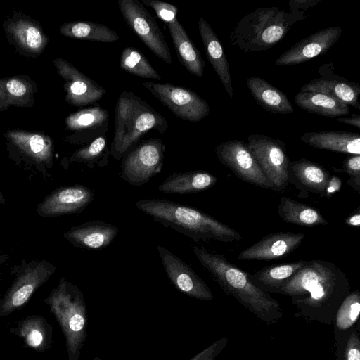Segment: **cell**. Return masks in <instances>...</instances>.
<instances>
[{"label": "cell", "instance_id": "cell-1", "mask_svg": "<svg viewBox=\"0 0 360 360\" xmlns=\"http://www.w3.org/2000/svg\"><path fill=\"white\" fill-rule=\"evenodd\" d=\"M349 292V279L339 267L328 260L313 259L306 261L275 293L292 297L291 303L297 309L295 318L330 326Z\"/></svg>", "mask_w": 360, "mask_h": 360}, {"label": "cell", "instance_id": "cell-2", "mask_svg": "<svg viewBox=\"0 0 360 360\" xmlns=\"http://www.w3.org/2000/svg\"><path fill=\"white\" fill-rule=\"evenodd\" d=\"M192 250L202 266L224 292L265 323H277L283 316L280 304L269 293L257 288L248 272L239 269L224 255L210 252L198 245Z\"/></svg>", "mask_w": 360, "mask_h": 360}, {"label": "cell", "instance_id": "cell-3", "mask_svg": "<svg viewBox=\"0 0 360 360\" xmlns=\"http://www.w3.org/2000/svg\"><path fill=\"white\" fill-rule=\"evenodd\" d=\"M135 206L155 222L197 243L210 239L230 243L242 239L236 230L195 207L162 198L140 200Z\"/></svg>", "mask_w": 360, "mask_h": 360}, {"label": "cell", "instance_id": "cell-4", "mask_svg": "<svg viewBox=\"0 0 360 360\" xmlns=\"http://www.w3.org/2000/svg\"><path fill=\"white\" fill-rule=\"evenodd\" d=\"M168 123L166 118L134 92L122 91L114 112V134L110 155L117 160L149 131L155 129L163 134Z\"/></svg>", "mask_w": 360, "mask_h": 360}, {"label": "cell", "instance_id": "cell-5", "mask_svg": "<svg viewBox=\"0 0 360 360\" xmlns=\"http://www.w3.org/2000/svg\"><path fill=\"white\" fill-rule=\"evenodd\" d=\"M295 24L289 11L275 6L258 8L236 23L230 41L243 53L266 51L283 39Z\"/></svg>", "mask_w": 360, "mask_h": 360}, {"label": "cell", "instance_id": "cell-6", "mask_svg": "<svg viewBox=\"0 0 360 360\" xmlns=\"http://www.w3.org/2000/svg\"><path fill=\"white\" fill-rule=\"evenodd\" d=\"M44 302L63 333L68 360H79L86 342L88 325L83 293L76 285L61 278Z\"/></svg>", "mask_w": 360, "mask_h": 360}, {"label": "cell", "instance_id": "cell-7", "mask_svg": "<svg viewBox=\"0 0 360 360\" xmlns=\"http://www.w3.org/2000/svg\"><path fill=\"white\" fill-rule=\"evenodd\" d=\"M165 150L164 141L158 138L139 141L122 158L121 177L132 186L146 184L161 172Z\"/></svg>", "mask_w": 360, "mask_h": 360}, {"label": "cell", "instance_id": "cell-8", "mask_svg": "<svg viewBox=\"0 0 360 360\" xmlns=\"http://www.w3.org/2000/svg\"><path fill=\"white\" fill-rule=\"evenodd\" d=\"M248 146L275 191L283 192L288 185V164L285 143L263 134H250Z\"/></svg>", "mask_w": 360, "mask_h": 360}, {"label": "cell", "instance_id": "cell-9", "mask_svg": "<svg viewBox=\"0 0 360 360\" xmlns=\"http://www.w3.org/2000/svg\"><path fill=\"white\" fill-rule=\"evenodd\" d=\"M118 7L124 20L141 41L160 59L172 63L169 46L155 18L138 0H119Z\"/></svg>", "mask_w": 360, "mask_h": 360}, {"label": "cell", "instance_id": "cell-10", "mask_svg": "<svg viewBox=\"0 0 360 360\" xmlns=\"http://www.w3.org/2000/svg\"><path fill=\"white\" fill-rule=\"evenodd\" d=\"M142 85L177 117L199 122L210 113L207 101L193 90L170 83L144 82Z\"/></svg>", "mask_w": 360, "mask_h": 360}, {"label": "cell", "instance_id": "cell-11", "mask_svg": "<svg viewBox=\"0 0 360 360\" xmlns=\"http://www.w3.org/2000/svg\"><path fill=\"white\" fill-rule=\"evenodd\" d=\"M55 271V266L45 260H34L22 266L11 285L0 299V316H8L24 306Z\"/></svg>", "mask_w": 360, "mask_h": 360}, {"label": "cell", "instance_id": "cell-12", "mask_svg": "<svg viewBox=\"0 0 360 360\" xmlns=\"http://www.w3.org/2000/svg\"><path fill=\"white\" fill-rule=\"evenodd\" d=\"M219 161L240 179L265 189L274 191L248 144L243 141H224L215 148Z\"/></svg>", "mask_w": 360, "mask_h": 360}, {"label": "cell", "instance_id": "cell-13", "mask_svg": "<svg viewBox=\"0 0 360 360\" xmlns=\"http://www.w3.org/2000/svg\"><path fill=\"white\" fill-rule=\"evenodd\" d=\"M156 249L167 277L178 290L193 298L213 300V293L207 283L188 264L160 245Z\"/></svg>", "mask_w": 360, "mask_h": 360}, {"label": "cell", "instance_id": "cell-14", "mask_svg": "<svg viewBox=\"0 0 360 360\" xmlns=\"http://www.w3.org/2000/svg\"><path fill=\"white\" fill-rule=\"evenodd\" d=\"M95 191L84 185L64 186L55 190L38 205L41 217L80 213L94 200Z\"/></svg>", "mask_w": 360, "mask_h": 360}, {"label": "cell", "instance_id": "cell-15", "mask_svg": "<svg viewBox=\"0 0 360 360\" xmlns=\"http://www.w3.org/2000/svg\"><path fill=\"white\" fill-rule=\"evenodd\" d=\"M343 29L323 28L293 44L274 62L276 65H292L307 62L326 53L339 39Z\"/></svg>", "mask_w": 360, "mask_h": 360}, {"label": "cell", "instance_id": "cell-16", "mask_svg": "<svg viewBox=\"0 0 360 360\" xmlns=\"http://www.w3.org/2000/svg\"><path fill=\"white\" fill-rule=\"evenodd\" d=\"M332 62L324 63L317 70L320 77L304 84L300 91L327 94L360 110V85L335 74Z\"/></svg>", "mask_w": 360, "mask_h": 360}, {"label": "cell", "instance_id": "cell-17", "mask_svg": "<svg viewBox=\"0 0 360 360\" xmlns=\"http://www.w3.org/2000/svg\"><path fill=\"white\" fill-rule=\"evenodd\" d=\"M305 238L304 233L276 232L241 251L239 260L269 261L285 257L297 249Z\"/></svg>", "mask_w": 360, "mask_h": 360}, {"label": "cell", "instance_id": "cell-18", "mask_svg": "<svg viewBox=\"0 0 360 360\" xmlns=\"http://www.w3.org/2000/svg\"><path fill=\"white\" fill-rule=\"evenodd\" d=\"M109 120L108 111L98 103L75 112L66 120L67 128L75 132L71 141L77 144H88L105 135Z\"/></svg>", "mask_w": 360, "mask_h": 360}, {"label": "cell", "instance_id": "cell-19", "mask_svg": "<svg viewBox=\"0 0 360 360\" xmlns=\"http://www.w3.org/2000/svg\"><path fill=\"white\" fill-rule=\"evenodd\" d=\"M60 73L66 80L67 101L75 106L94 105L107 93L94 79L64 60L58 63Z\"/></svg>", "mask_w": 360, "mask_h": 360}, {"label": "cell", "instance_id": "cell-20", "mask_svg": "<svg viewBox=\"0 0 360 360\" xmlns=\"http://www.w3.org/2000/svg\"><path fill=\"white\" fill-rule=\"evenodd\" d=\"M330 176L322 165L307 158L289 162L288 183L300 191L301 198H307L309 194L323 197Z\"/></svg>", "mask_w": 360, "mask_h": 360}, {"label": "cell", "instance_id": "cell-21", "mask_svg": "<svg viewBox=\"0 0 360 360\" xmlns=\"http://www.w3.org/2000/svg\"><path fill=\"white\" fill-rule=\"evenodd\" d=\"M119 229L101 220H92L73 226L64 233L73 246L90 250H99L110 245L118 234Z\"/></svg>", "mask_w": 360, "mask_h": 360}, {"label": "cell", "instance_id": "cell-22", "mask_svg": "<svg viewBox=\"0 0 360 360\" xmlns=\"http://www.w3.org/2000/svg\"><path fill=\"white\" fill-rule=\"evenodd\" d=\"M198 30L209 62L218 75L225 91L233 98V89L229 65L219 39L203 18L198 20Z\"/></svg>", "mask_w": 360, "mask_h": 360}, {"label": "cell", "instance_id": "cell-23", "mask_svg": "<svg viewBox=\"0 0 360 360\" xmlns=\"http://www.w3.org/2000/svg\"><path fill=\"white\" fill-rule=\"evenodd\" d=\"M217 181V177L207 171L175 172L159 185L158 191L169 194H193L212 188Z\"/></svg>", "mask_w": 360, "mask_h": 360}, {"label": "cell", "instance_id": "cell-24", "mask_svg": "<svg viewBox=\"0 0 360 360\" xmlns=\"http://www.w3.org/2000/svg\"><path fill=\"white\" fill-rule=\"evenodd\" d=\"M301 141L315 148L349 155H360L359 133L323 131L304 133Z\"/></svg>", "mask_w": 360, "mask_h": 360}, {"label": "cell", "instance_id": "cell-25", "mask_svg": "<svg viewBox=\"0 0 360 360\" xmlns=\"http://www.w3.org/2000/svg\"><path fill=\"white\" fill-rule=\"evenodd\" d=\"M167 25L180 63L191 74L202 78L204 75L205 61L200 51L190 39L178 20Z\"/></svg>", "mask_w": 360, "mask_h": 360}, {"label": "cell", "instance_id": "cell-26", "mask_svg": "<svg viewBox=\"0 0 360 360\" xmlns=\"http://www.w3.org/2000/svg\"><path fill=\"white\" fill-rule=\"evenodd\" d=\"M246 84L255 101L268 112L274 114L294 112L287 95L264 79L251 77L246 80Z\"/></svg>", "mask_w": 360, "mask_h": 360}, {"label": "cell", "instance_id": "cell-27", "mask_svg": "<svg viewBox=\"0 0 360 360\" xmlns=\"http://www.w3.org/2000/svg\"><path fill=\"white\" fill-rule=\"evenodd\" d=\"M11 331L22 338L28 347L38 352L46 351L51 344V326L39 315L26 317L19 321Z\"/></svg>", "mask_w": 360, "mask_h": 360}, {"label": "cell", "instance_id": "cell-28", "mask_svg": "<svg viewBox=\"0 0 360 360\" xmlns=\"http://www.w3.org/2000/svg\"><path fill=\"white\" fill-rule=\"evenodd\" d=\"M277 211L286 223L307 227L328 224L318 209L286 196L281 198Z\"/></svg>", "mask_w": 360, "mask_h": 360}, {"label": "cell", "instance_id": "cell-29", "mask_svg": "<svg viewBox=\"0 0 360 360\" xmlns=\"http://www.w3.org/2000/svg\"><path fill=\"white\" fill-rule=\"evenodd\" d=\"M305 263V260H298L286 264L269 265L257 272L248 273V276L260 290L267 293H275L276 290L301 269Z\"/></svg>", "mask_w": 360, "mask_h": 360}, {"label": "cell", "instance_id": "cell-30", "mask_svg": "<svg viewBox=\"0 0 360 360\" xmlns=\"http://www.w3.org/2000/svg\"><path fill=\"white\" fill-rule=\"evenodd\" d=\"M294 99L300 108L319 115L333 117L348 115L349 112L348 105L321 93L300 91Z\"/></svg>", "mask_w": 360, "mask_h": 360}, {"label": "cell", "instance_id": "cell-31", "mask_svg": "<svg viewBox=\"0 0 360 360\" xmlns=\"http://www.w3.org/2000/svg\"><path fill=\"white\" fill-rule=\"evenodd\" d=\"M61 32L70 37L99 42L111 43L120 39L117 33L108 26L92 21L68 22L61 27Z\"/></svg>", "mask_w": 360, "mask_h": 360}, {"label": "cell", "instance_id": "cell-32", "mask_svg": "<svg viewBox=\"0 0 360 360\" xmlns=\"http://www.w3.org/2000/svg\"><path fill=\"white\" fill-rule=\"evenodd\" d=\"M110 155L106 136L103 135L74 152L70 160L84 164L90 169L95 167L103 168L108 165Z\"/></svg>", "mask_w": 360, "mask_h": 360}, {"label": "cell", "instance_id": "cell-33", "mask_svg": "<svg viewBox=\"0 0 360 360\" xmlns=\"http://www.w3.org/2000/svg\"><path fill=\"white\" fill-rule=\"evenodd\" d=\"M120 66L125 72L143 79H162L144 54L134 47L127 46L122 50Z\"/></svg>", "mask_w": 360, "mask_h": 360}, {"label": "cell", "instance_id": "cell-34", "mask_svg": "<svg viewBox=\"0 0 360 360\" xmlns=\"http://www.w3.org/2000/svg\"><path fill=\"white\" fill-rule=\"evenodd\" d=\"M360 292H349L339 306L333 319L335 335L354 328L359 321Z\"/></svg>", "mask_w": 360, "mask_h": 360}, {"label": "cell", "instance_id": "cell-35", "mask_svg": "<svg viewBox=\"0 0 360 360\" xmlns=\"http://www.w3.org/2000/svg\"><path fill=\"white\" fill-rule=\"evenodd\" d=\"M359 321L346 332L335 335V360H360Z\"/></svg>", "mask_w": 360, "mask_h": 360}, {"label": "cell", "instance_id": "cell-36", "mask_svg": "<svg viewBox=\"0 0 360 360\" xmlns=\"http://www.w3.org/2000/svg\"><path fill=\"white\" fill-rule=\"evenodd\" d=\"M15 141L27 155L37 161H51V147L40 135H15Z\"/></svg>", "mask_w": 360, "mask_h": 360}, {"label": "cell", "instance_id": "cell-37", "mask_svg": "<svg viewBox=\"0 0 360 360\" xmlns=\"http://www.w3.org/2000/svg\"><path fill=\"white\" fill-rule=\"evenodd\" d=\"M16 35L20 43L31 50L39 49L43 44L39 30L31 25H21L16 30Z\"/></svg>", "mask_w": 360, "mask_h": 360}, {"label": "cell", "instance_id": "cell-38", "mask_svg": "<svg viewBox=\"0 0 360 360\" xmlns=\"http://www.w3.org/2000/svg\"><path fill=\"white\" fill-rule=\"evenodd\" d=\"M143 4L150 6L157 16L166 24L177 20L178 8L173 4L158 1L143 0Z\"/></svg>", "mask_w": 360, "mask_h": 360}, {"label": "cell", "instance_id": "cell-39", "mask_svg": "<svg viewBox=\"0 0 360 360\" xmlns=\"http://www.w3.org/2000/svg\"><path fill=\"white\" fill-rule=\"evenodd\" d=\"M228 343V338L223 337L212 343L190 360H214Z\"/></svg>", "mask_w": 360, "mask_h": 360}, {"label": "cell", "instance_id": "cell-40", "mask_svg": "<svg viewBox=\"0 0 360 360\" xmlns=\"http://www.w3.org/2000/svg\"><path fill=\"white\" fill-rule=\"evenodd\" d=\"M320 0H290L288 11L296 23L305 18L304 13L307 9L313 7Z\"/></svg>", "mask_w": 360, "mask_h": 360}, {"label": "cell", "instance_id": "cell-41", "mask_svg": "<svg viewBox=\"0 0 360 360\" xmlns=\"http://www.w3.org/2000/svg\"><path fill=\"white\" fill-rule=\"evenodd\" d=\"M337 172L348 174L349 176H360V155H350L347 156L342 169L333 168Z\"/></svg>", "mask_w": 360, "mask_h": 360}, {"label": "cell", "instance_id": "cell-42", "mask_svg": "<svg viewBox=\"0 0 360 360\" xmlns=\"http://www.w3.org/2000/svg\"><path fill=\"white\" fill-rule=\"evenodd\" d=\"M342 181L337 176H330L324 191L323 196L330 199L334 194L339 192L342 188Z\"/></svg>", "mask_w": 360, "mask_h": 360}, {"label": "cell", "instance_id": "cell-43", "mask_svg": "<svg viewBox=\"0 0 360 360\" xmlns=\"http://www.w3.org/2000/svg\"><path fill=\"white\" fill-rule=\"evenodd\" d=\"M6 89L11 95L14 96H22L27 91L26 86L17 79L8 81L6 84Z\"/></svg>", "mask_w": 360, "mask_h": 360}, {"label": "cell", "instance_id": "cell-44", "mask_svg": "<svg viewBox=\"0 0 360 360\" xmlns=\"http://www.w3.org/2000/svg\"><path fill=\"white\" fill-rule=\"evenodd\" d=\"M337 121L360 129V115L352 114L351 117H340Z\"/></svg>", "mask_w": 360, "mask_h": 360}, {"label": "cell", "instance_id": "cell-45", "mask_svg": "<svg viewBox=\"0 0 360 360\" xmlns=\"http://www.w3.org/2000/svg\"><path fill=\"white\" fill-rule=\"evenodd\" d=\"M345 224L347 226L359 227L360 225V210L358 207L355 212L345 219Z\"/></svg>", "mask_w": 360, "mask_h": 360}, {"label": "cell", "instance_id": "cell-46", "mask_svg": "<svg viewBox=\"0 0 360 360\" xmlns=\"http://www.w3.org/2000/svg\"><path fill=\"white\" fill-rule=\"evenodd\" d=\"M346 182L354 190H355L358 193L360 192V176H349V179H347Z\"/></svg>", "mask_w": 360, "mask_h": 360}, {"label": "cell", "instance_id": "cell-47", "mask_svg": "<svg viewBox=\"0 0 360 360\" xmlns=\"http://www.w3.org/2000/svg\"><path fill=\"white\" fill-rule=\"evenodd\" d=\"M8 259V256L6 255H0V268L1 266Z\"/></svg>", "mask_w": 360, "mask_h": 360}, {"label": "cell", "instance_id": "cell-48", "mask_svg": "<svg viewBox=\"0 0 360 360\" xmlns=\"http://www.w3.org/2000/svg\"><path fill=\"white\" fill-rule=\"evenodd\" d=\"M5 203V198L4 195H2L1 192L0 191V204H4Z\"/></svg>", "mask_w": 360, "mask_h": 360}, {"label": "cell", "instance_id": "cell-49", "mask_svg": "<svg viewBox=\"0 0 360 360\" xmlns=\"http://www.w3.org/2000/svg\"><path fill=\"white\" fill-rule=\"evenodd\" d=\"M92 360H103V359L101 358L98 357V356H96Z\"/></svg>", "mask_w": 360, "mask_h": 360}]
</instances>
